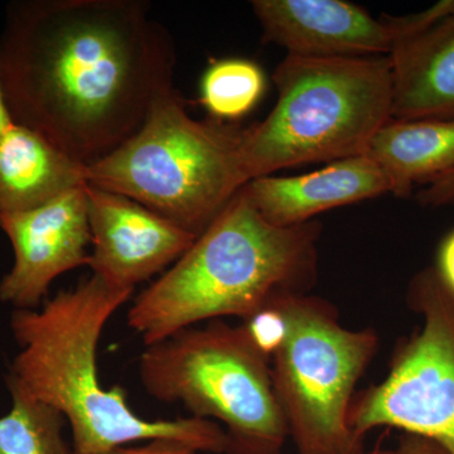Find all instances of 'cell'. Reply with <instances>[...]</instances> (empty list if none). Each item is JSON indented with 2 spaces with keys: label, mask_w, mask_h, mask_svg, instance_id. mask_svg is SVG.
Wrapping results in <instances>:
<instances>
[{
  "label": "cell",
  "mask_w": 454,
  "mask_h": 454,
  "mask_svg": "<svg viewBox=\"0 0 454 454\" xmlns=\"http://www.w3.org/2000/svg\"><path fill=\"white\" fill-rule=\"evenodd\" d=\"M139 0H22L0 33L12 119L90 166L142 127L173 88L175 47Z\"/></svg>",
  "instance_id": "1"
},
{
  "label": "cell",
  "mask_w": 454,
  "mask_h": 454,
  "mask_svg": "<svg viewBox=\"0 0 454 454\" xmlns=\"http://www.w3.org/2000/svg\"><path fill=\"white\" fill-rule=\"evenodd\" d=\"M131 295L92 274L40 309H14L11 330L20 351L5 378L8 389L64 415L74 454H101L157 439L178 442L197 453L226 454L229 441L220 424L195 417L145 419L128 405L122 387H101L98 342L107 322Z\"/></svg>",
  "instance_id": "2"
},
{
  "label": "cell",
  "mask_w": 454,
  "mask_h": 454,
  "mask_svg": "<svg viewBox=\"0 0 454 454\" xmlns=\"http://www.w3.org/2000/svg\"><path fill=\"white\" fill-rule=\"evenodd\" d=\"M322 226L265 220L243 188L187 252L140 293L128 325L154 345L203 321L245 319L286 293H306L317 276Z\"/></svg>",
  "instance_id": "3"
},
{
  "label": "cell",
  "mask_w": 454,
  "mask_h": 454,
  "mask_svg": "<svg viewBox=\"0 0 454 454\" xmlns=\"http://www.w3.org/2000/svg\"><path fill=\"white\" fill-rule=\"evenodd\" d=\"M273 80L276 106L241 136V164L249 182L301 164L363 155L391 119L389 56L286 55Z\"/></svg>",
  "instance_id": "4"
},
{
  "label": "cell",
  "mask_w": 454,
  "mask_h": 454,
  "mask_svg": "<svg viewBox=\"0 0 454 454\" xmlns=\"http://www.w3.org/2000/svg\"><path fill=\"white\" fill-rule=\"evenodd\" d=\"M243 130L195 121L184 98L167 89L136 134L86 167V179L199 236L249 182L240 157Z\"/></svg>",
  "instance_id": "5"
},
{
  "label": "cell",
  "mask_w": 454,
  "mask_h": 454,
  "mask_svg": "<svg viewBox=\"0 0 454 454\" xmlns=\"http://www.w3.org/2000/svg\"><path fill=\"white\" fill-rule=\"evenodd\" d=\"M269 360L243 325L216 319L145 346L138 370L146 393L158 402L223 423L226 454H282L289 429Z\"/></svg>",
  "instance_id": "6"
},
{
  "label": "cell",
  "mask_w": 454,
  "mask_h": 454,
  "mask_svg": "<svg viewBox=\"0 0 454 454\" xmlns=\"http://www.w3.org/2000/svg\"><path fill=\"white\" fill-rule=\"evenodd\" d=\"M270 303L286 322L271 376L298 453L364 452L349 427V409L378 351V334L343 327L333 304L306 293H286Z\"/></svg>",
  "instance_id": "7"
},
{
  "label": "cell",
  "mask_w": 454,
  "mask_h": 454,
  "mask_svg": "<svg viewBox=\"0 0 454 454\" xmlns=\"http://www.w3.org/2000/svg\"><path fill=\"white\" fill-rule=\"evenodd\" d=\"M408 303L422 325L396 348L387 378L354 397L349 427L363 442L390 427L454 454V292L428 267L409 284Z\"/></svg>",
  "instance_id": "8"
},
{
  "label": "cell",
  "mask_w": 454,
  "mask_h": 454,
  "mask_svg": "<svg viewBox=\"0 0 454 454\" xmlns=\"http://www.w3.org/2000/svg\"><path fill=\"white\" fill-rule=\"evenodd\" d=\"M0 229L14 253L13 267L0 280V301L40 309L57 278L89 264L86 186L35 210L0 216Z\"/></svg>",
  "instance_id": "9"
},
{
  "label": "cell",
  "mask_w": 454,
  "mask_h": 454,
  "mask_svg": "<svg viewBox=\"0 0 454 454\" xmlns=\"http://www.w3.org/2000/svg\"><path fill=\"white\" fill-rule=\"evenodd\" d=\"M92 274L134 292L177 262L197 236L129 197L86 184Z\"/></svg>",
  "instance_id": "10"
},
{
  "label": "cell",
  "mask_w": 454,
  "mask_h": 454,
  "mask_svg": "<svg viewBox=\"0 0 454 454\" xmlns=\"http://www.w3.org/2000/svg\"><path fill=\"white\" fill-rule=\"evenodd\" d=\"M262 41L286 55L333 57L389 56L394 35L380 18L345 0H254Z\"/></svg>",
  "instance_id": "11"
},
{
  "label": "cell",
  "mask_w": 454,
  "mask_h": 454,
  "mask_svg": "<svg viewBox=\"0 0 454 454\" xmlns=\"http://www.w3.org/2000/svg\"><path fill=\"white\" fill-rule=\"evenodd\" d=\"M243 191L265 220L289 227L333 208L391 193V186L380 167L363 154L306 175L252 179Z\"/></svg>",
  "instance_id": "12"
},
{
  "label": "cell",
  "mask_w": 454,
  "mask_h": 454,
  "mask_svg": "<svg viewBox=\"0 0 454 454\" xmlns=\"http://www.w3.org/2000/svg\"><path fill=\"white\" fill-rule=\"evenodd\" d=\"M389 57L391 118L454 121V13L395 41Z\"/></svg>",
  "instance_id": "13"
},
{
  "label": "cell",
  "mask_w": 454,
  "mask_h": 454,
  "mask_svg": "<svg viewBox=\"0 0 454 454\" xmlns=\"http://www.w3.org/2000/svg\"><path fill=\"white\" fill-rule=\"evenodd\" d=\"M86 167L14 122L0 138V216L35 210L86 186Z\"/></svg>",
  "instance_id": "14"
},
{
  "label": "cell",
  "mask_w": 454,
  "mask_h": 454,
  "mask_svg": "<svg viewBox=\"0 0 454 454\" xmlns=\"http://www.w3.org/2000/svg\"><path fill=\"white\" fill-rule=\"evenodd\" d=\"M387 175L391 195L408 199L454 168V121L391 118L376 131L365 153Z\"/></svg>",
  "instance_id": "15"
},
{
  "label": "cell",
  "mask_w": 454,
  "mask_h": 454,
  "mask_svg": "<svg viewBox=\"0 0 454 454\" xmlns=\"http://www.w3.org/2000/svg\"><path fill=\"white\" fill-rule=\"evenodd\" d=\"M8 390L12 408L0 417V454H74L65 439L64 415L20 391Z\"/></svg>",
  "instance_id": "16"
},
{
  "label": "cell",
  "mask_w": 454,
  "mask_h": 454,
  "mask_svg": "<svg viewBox=\"0 0 454 454\" xmlns=\"http://www.w3.org/2000/svg\"><path fill=\"white\" fill-rule=\"evenodd\" d=\"M264 90L265 76L258 65L247 59H221L203 74L201 103L217 121H234L252 112Z\"/></svg>",
  "instance_id": "17"
},
{
  "label": "cell",
  "mask_w": 454,
  "mask_h": 454,
  "mask_svg": "<svg viewBox=\"0 0 454 454\" xmlns=\"http://www.w3.org/2000/svg\"><path fill=\"white\" fill-rule=\"evenodd\" d=\"M243 328L247 337L265 356L271 358L284 339L286 322L282 313L269 303L258 313L245 319Z\"/></svg>",
  "instance_id": "18"
},
{
  "label": "cell",
  "mask_w": 454,
  "mask_h": 454,
  "mask_svg": "<svg viewBox=\"0 0 454 454\" xmlns=\"http://www.w3.org/2000/svg\"><path fill=\"white\" fill-rule=\"evenodd\" d=\"M414 197L423 207H454V168L420 187Z\"/></svg>",
  "instance_id": "19"
},
{
  "label": "cell",
  "mask_w": 454,
  "mask_h": 454,
  "mask_svg": "<svg viewBox=\"0 0 454 454\" xmlns=\"http://www.w3.org/2000/svg\"><path fill=\"white\" fill-rule=\"evenodd\" d=\"M101 454H197V452L178 442L157 439V441L145 442L142 446L115 448Z\"/></svg>",
  "instance_id": "20"
},
{
  "label": "cell",
  "mask_w": 454,
  "mask_h": 454,
  "mask_svg": "<svg viewBox=\"0 0 454 454\" xmlns=\"http://www.w3.org/2000/svg\"><path fill=\"white\" fill-rule=\"evenodd\" d=\"M434 268L448 288L454 292V230L442 241Z\"/></svg>",
  "instance_id": "21"
},
{
  "label": "cell",
  "mask_w": 454,
  "mask_h": 454,
  "mask_svg": "<svg viewBox=\"0 0 454 454\" xmlns=\"http://www.w3.org/2000/svg\"><path fill=\"white\" fill-rule=\"evenodd\" d=\"M391 454H448L446 450L437 443L429 439L419 437V435H402L395 450Z\"/></svg>",
  "instance_id": "22"
},
{
  "label": "cell",
  "mask_w": 454,
  "mask_h": 454,
  "mask_svg": "<svg viewBox=\"0 0 454 454\" xmlns=\"http://www.w3.org/2000/svg\"><path fill=\"white\" fill-rule=\"evenodd\" d=\"M14 124L9 112L7 101H5L4 92H3L2 83H0V138Z\"/></svg>",
  "instance_id": "23"
},
{
  "label": "cell",
  "mask_w": 454,
  "mask_h": 454,
  "mask_svg": "<svg viewBox=\"0 0 454 454\" xmlns=\"http://www.w3.org/2000/svg\"><path fill=\"white\" fill-rule=\"evenodd\" d=\"M358 454H391V450H381V448H375V450H370V452H364Z\"/></svg>",
  "instance_id": "24"
}]
</instances>
